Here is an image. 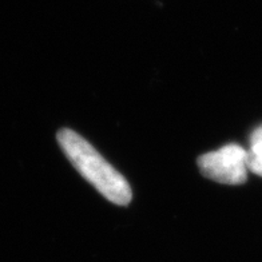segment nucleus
I'll return each mask as SVG.
<instances>
[{
  "instance_id": "1",
  "label": "nucleus",
  "mask_w": 262,
  "mask_h": 262,
  "mask_svg": "<svg viewBox=\"0 0 262 262\" xmlns=\"http://www.w3.org/2000/svg\"><path fill=\"white\" fill-rule=\"evenodd\" d=\"M59 146L80 176L113 204L126 206L133 200L127 180L107 162L90 142L70 128L59 130Z\"/></svg>"
},
{
  "instance_id": "2",
  "label": "nucleus",
  "mask_w": 262,
  "mask_h": 262,
  "mask_svg": "<svg viewBox=\"0 0 262 262\" xmlns=\"http://www.w3.org/2000/svg\"><path fill=\"white\" fill-rule=\"evenodd\" d=\"M202 176L225 185H241L248 180V150L241 146L226 145L198 158Z\"/></svg>"
},
{
  "instance_id": "3",
  "label": "nucleus",
  "mask_w": 262,
  "mask_h": 262,
  "mask_svg": "<svg viewBox=\"0 0 262 262\" xmlns=\"http://www.w3.org/2000/svg\"><path fill=\"white\" fill-rule=\"evenodd\" d=\"M248 170L262 177V126L250 135V148L248 150Z\"/></svg>"
}]
</instances>
